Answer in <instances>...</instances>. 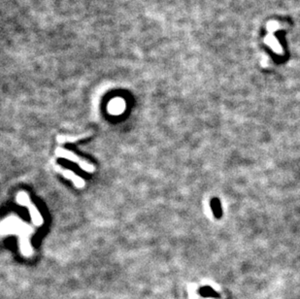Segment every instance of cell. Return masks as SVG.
Returning <instances> with one entry per match:
<instances>
[{
    "label": "cell",
    "instance_id": "1",
    "mask_svg": "<svg viewBox=\"0 0 300 299\" xmlns=\"http://www.w3.org/2000/svg\"><path fill=\"white\" fill-rule=\"evenodd\" d=\"M56 153H57L59 156L65 157V158H67V159H69V160H71V161H73V162L79 163V165L81 166V168L84 169V170H86V171H89V172L94 171V167H93L91 164L88 163L87 161H84V160L80 159L79 157L76 156L74 153H72V152H70V151H68V150H61L59 148V149L57 150Z\"/></svg>",
    "mask_w": 300,
    "mask_h": 299
},
{
    "label": "cell",
    "instance_id": "2",
    "mask_svg": "<svg viewBox=\"0 0 300 299\" xmlns=\"http://www.w3.org/2000/svg\"><path fill=\"white\" fill-rule=\"evenodd\" d=\"M60 172H61V174H63V176H65L66 178L72 179L73 182H74V184H75L77 187H83V186H84V181H83L80 177L76 176L73 172L68 171V170H60Z\"/></svg>",
    "mask_w": 300,
    "mask_h": 299
},
{
    "label": "cell",
    "instance_id": "3",
    "mask_svg": "<svg viewBox=\"0 0 300 299\" xmlns=\"http://www.w3.org/2000/svg\"><path fill=\"white\" fill-rule=\"evenodd\" d=\"M212 208L214 211V214L217 218H221L222 216V208H221V203L218 199H214L212 201Z\"/></svg>",
    "mask_w": 300,
    "mask_h": 299
}]
</instances>
